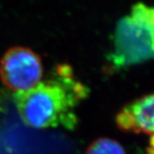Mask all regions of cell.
I'll return each mask as SVG.
<instances>
[{"label":"cell","instance_id":"cell-1","mask_svg":"<svg viewBox=\"0 0 154 154\" xmlns=\"http://www.w3.org/2000/svg\"><path fill=\"white\" fill-rule=\"evenodd\" d=\"M88 95V88L77 81L71 69L60 65L49 79L15 94V105L28 127L37 129L63 127L74 130L78 124L76 107Z\"/></svg>","mask_w":154,"mask_h":154},{"label":"cell","instance_id":"cell-2","mask_svg":"<svg viewBox=\"0 0 154 154\" xmlns=\"http://www.w3.org/2000/svg\"><path fill=\"white\" fill-rule=\"evenodd\" d=\"M154 59V6L137 3L121 18L115 29L113 51L109 56L116 69Z\"/></svg>","mask_w":154,"mask_h":154},{"label":"cell","instance_id":"cell-3","mask_svg":"<svg viewBox=\"0 0 154 154\" xmlns=\"http://www.w3.org/2000/svg\"><path fill=\"white\" fill-rule=\"evenodd\" d=\"M42 75L43 66L39 56L27 47H12L0 61V79L16 94L35 87Z\"/></svg>","mask_w":154,"mask_h":154},{"label":"cell","instance_id":"cell-4","mask_svg":"<svg viewBox=\"0 0 154 154\" xmlns=\"http://www.w3.org/2000/svg\"><path fill=\"white\" fill-rule=\"evenodd\" d=\"M116 125L124 132L144 133L154 136V94L146 95L123 107Z\"/></svg>","mask_w":154,"mask_h":154},{"label":"cell","instance_id":"cell-5","mask_svg":"<svg viewBox=\"0 0 154 154\" xmlns=\"http://www.w3.org/2000/svg\"><path fill=\"white\" fill-rule=\"evenodd\" d=\"M85 154H126L120 144L112 139L100 138L94 140Z\"/></svg>","mask_w":154,"mask_h":154}]
</instances>
